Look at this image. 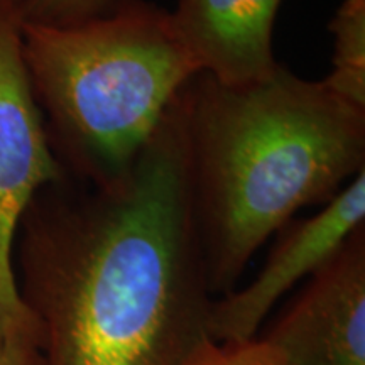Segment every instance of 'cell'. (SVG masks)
<instances>
[{"mask_svg":"<svg viewBox=\"0 0 365 365\" xmlns=\"http://www.w3.org/2000/svg\"><path fill=\"white\" fill-rule=\"evenodd\" d=\"M181 103L208 286L222 298L269 237L365 170V108L282 66L244 88L200 73Z\"/></svg>","mask_w":365,"mask_h":365,"instance_id":"7a4b0ae2","label":"cell"},{"mask_svg":"<svg viewBox=\"0 0 365 365\" xmlns=\"http://www.w3.org/2000/svg\"><path fill=\"white\" fill-rule=\"evenodd\" d=\"M14 272L38 365H178L208 336L181 93L124 176L34 195Z\"/></svg>","mask_w":365,"mask_h":365,"instance_id":"6da1fadb","label":"cell"},{"mask_svg":"<svg viewBox=\"0 0 365 365\" xmlns=\"http://www.w3.org/2000/svg\"><path fill=\"white\" fill-rule=\"evenodd\" d=\"M24 0H0V345L29 330L14 245L34 195L65 176L46 134L22 54Z\"/></svg>","mask_w":365,"mask_h":365,"instance_id":"277c9868","label":"cell"},{"mask_svg":"<svg viewBox=\"0 0 365 365\" xmlns=\"http://www.w3.org/2000/svg\"><path fill=\"white\" fill-rule=\"evenodd\" d=\"M328 29L333 36L331 71L323 83L365 108V0H344Z\"/></svg>","mask_w":365,"mask_h":365,"instance_id":"ba28073f","label":"cell"},{"mask_svg":"<svg viewBox=\"0 0 365 365\" xmlns=\"http://www.w3.org/2000/svg\"><path fill=\"white\" fill-rule=\"evenodd\" d=\"M22 54L54 156L90 185L124 176L200 75L171 14L145 0L73 26L24 22Z\"/></svg>","mask_w":365,"mask_h":365,"instance_id":"3957f363","label":"cell"},{"mask_svg":"<svg viewBox=\"0 0 365 365\" xmlns=\"http://www.w3.org/2000/svg\"><path fill=\"white\" fill-rule=\"evenodd\" d=\"M120 0H24V22L73 26L110 12Z\"/></svg>","mask_w":365,"mask_h":365,"instance_id":"30bf717a","label":"cell"},{"mask_svg":"<svg viewBox=\"0 0 365 365\" xmlns=\"http://www.w3.org/2000/svg\"><path fill=\"white\" fill-rule=\"evenodd\" d=\"M365 225V170L317 215L291 220L279 230L255 279L213 301L208 336L215 341L254 339L264 318L287 291L325 264L345 240Z\"/></svg>","mask_w":365,"mask_h":365,"instance_id":"5b68a950","label":"cell"},{"mask_svg":"<svg viewBox=\"0 0 365 365\" xmlns=\"http://www.w3.org/2000/svg\"><path fill=\"white\" fill-rule=\"evenodd\" d=\"M266 336L291 365H365V225L308 277Z\"/></svg>","mask_w":365,"mask_h":365,"instance_id":"8992f818","label":"cell"},{"mask_svg":"<svg viewBox=\"0 0 365 365\" xmlns=\"http://www.w3.org/2000/svg\"><path fill=\"white\" fill-rule=\"evenodd\" d=\"M282 0H178L171 22L196 70L228 88H244L279 70L274 22Z\"/></svg>","mask_w":365,"mask_h":365,"instance_id":"52a82bcc","label":"cell"},{"mask_svg":"<svg viewBox=\"0 0 365 365\" xmlns=\"http://www.w3.org/2000/svg\"><path fill=\"white\" fill-rule=\"evenodd\" d=\"M178 365H291L281 346L262 339L215 341L205 336Z\"/></svg>","mask_w":365,"mask_h":365,"instance_id":"9c48e42d","label":"cell"},{"mask_svg":"<svg viewBox=\"0 0 365 365\" xmlns=\"http://www.w3.org/2000/svg\"><path fill=\"white\" fill-rule=\"evenodd\" d=\"M0 365H38L31 328L0 345Z\"/></svg>","mask_w":365,"mask_h":365,"instance_id":"8fae6325","label":"cell"}]
</instances>
